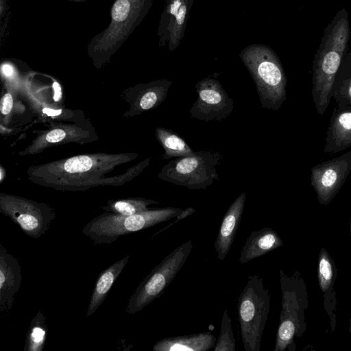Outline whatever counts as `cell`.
I'll list each match as a JSON object with an SVG mask.
<instances>
[{"mask_svg":"<svg viewBox=\"0 0 351 351\" xmlns=\"http://www.w3.org/2000/svg\"><path fill=\"white\" fill-rule=\"evenodd\" d=\"M138 156L134 153L90 154L31 167L33 182L56 190L85 191L99 186V180L117 167Z\"/></svg>","mask_w":351,"mask_h":351,"instance_id":"cell-1","label":"cell"},{"mask_svg":"<svg viewBox=\"0 0 351 351\" xmlns=\"http://www.w3.org/2000/svg\"><path fill=\"white\" fill-rule=\"evenodd\" d=\"M350 38L348 14L343 8L325 27L313 61L311 95L321 117L330 104L335 77L348 52Z\"/></svg>","mask_w":351,"mask_h":351,"instance_id":"cell-2","label":"cell"},{"mask_svg":"<svg viewBox=\"0 0 351 351\" xmlns=\"http://www.w3.org/2000/svg\"><path fill=\"white\" fill-rule=\"evenodd\" d=\"M152 0H114L108 25L88 43L87 54L99 68L110 61L147 12Z\"/></svg>","mask_w":351,"mask_h":351,"instance_id":"cell-3","label":"cell"},{"mask_svg":"<svg viewBox=\"0 0 351 351\" xmlns=\"http://www.w3.org/2000/svg\"><path fill=\"white\" fill-rule=\"evenodd\" d=\"M282 292L281 311L274 351H294V338L302 337L307 324L305 310L308 308L306 285L298 271L289 276L280 270Z\"/></svg>","mask_w":351,"mask_h":351,"instance_id":"cell-4","label":"cell"},{"mask_svg":"<svg viewBox=\"0 0 351 351\" xmlns=\"http://www.w3.org/2000/svg\"><path fill=\"white\" fill-rule=\"evenodd\" d=\"M182 211L179 208L167 207L130 215L105 212L87 223L82 233L95 244H110L121 236L169 221Z\"/></svg>","mask_w":351,"mask_h":351,"instance_id":"cell-5","label":"cell"},{"mask_svg":"<svg viewBox=\"0 0 351 351\" xmlns=\"http://www.w3.org/2000/svg\"><path fill=\"white\" fill-rule=\"evenodd\" d=\"M242 60L256 84L261 108L278 111L287 100V79L277 56L267 48L254 47Z\"/></svg>","mask_w":351,"mask_h":351,"instance_id":"cell-6","label":"cell"},{"mask_svg":"<svg viewBox=\"0 0 351 351\" xmlns=\"http://www.w3.org/2000/svg\"><path fill=\"white\" fill-rule=\"evenodd\" d=\"M271 295L258 275L248 276L237 301L241 341L245 351H260L270 308Z\"/></svg>","mask_w":351,"mask_h":351,"instance_id":"cell-7","label":"cell"},{"mask_svg":"<svg viewBox=\"0 0 351 351\" xmlns=\"http://www.w3.org/2000/svg\"><path fill=\"white\" fill-rule=\"evenodd\" d=\"M222 155L216 151L194 152L191 155L177 158L164 165L158 178L189 189H206L219 180L217 168Z\"/></svg>","mask_w":351,"mask_h":351,"instance_id":"cell-8","label":"cell"},{"mask_svg":"<svg viewBox=\"0 0 351 351\" xmlns=\"http://www.w3.org/2000/svg\"><path fill=\"white\" fill-rule=\"evenodd\" d=\"M192 249V241H187L153 268L130 296L126 313L134 314L160 298L184 266Z\"/></svg>","mask_w":351,"mask_h":351,"instance_id":"cell-9","label":"cell"},{"mask_svg":"<svg viewBox=\"0 0 351 351\" xmlns=\"http://www.w3.org/2000/svg\"><path fill=\"white\" fill-rule=\"evenodd\" d=\"M0 212L34 239L45 234L56 217L54 208L45 203L5 193L0 194Z\"/></svg>","mask_w":351,"mask_h":351,"instance_id":"cell-10","label":"cell"},{"mask_svg":"<svg viewBox=\"0 0 351 351\" xmlns=\"http://www.w3.org/2000/svg\"><path fill=\"white\" fill-rule=\"evenodd\" d=\"M198 97L189 110L191 118L206 122L222 121L234 109V101L215 79L207 77L195 86Z\"/></svg>","mask_w":351,"mask_h":351,"instance_id":"cell-11","label":"cell"},{"mask_svg":"<svg viewBox=\"0 0 351 351\" xmlns=\"http://www.w3.org/2000/svg\"><path fill=\"white\" fill-rule=\"evenodd\" d=\"M350 172L351 150L311 167V184L321 205L331 202Z\"/></svg>","mask_w":351,"mask_h":351,"instance_id":"cell-12","label":"cell"},{"mask_svg":"<svg viewBox=\"0 0 351 351\" xmlns=\"http://www.w3.org/2000/svg\"><path fill=\"white\" fill-rule=\"evenodd\" d=\"M22 282L19 261L0 243V311L9 313Z\"/></svg>","mask_w":351,"mask_h":351,"instance_id":"cell-13","label":"cell"},{"mask_svg":"<svg viewBox=\"0 0 351 351\" xmlns=\"http://www.w3.org/2000/svg\"><path fill=\"white\" fill-rule=\"evenodd\" d=\"M350 146L351 106H336L326 130L324 152L333 154Z\"/></svg>","mask_w":351,"mask_h":351,"instance_id":"cell-14","label":"cell"},{"mask_svg":"<svg viewBox=\"0 0 351 351\" xmlns=\"http://www.w3.org/2000/svg\"><path fill=\"white\" fill-rule=\"evenodd\" d=\"M245 198V192H242L230 204L221 220L214 243L220 261L225 259L233 244L244 211Z\"/></svg>","mask_w":351,"mask_h":351,"instance_id":"cell-15","label":"cell"},{"mask_svg":"<svg viewBox=\"0 0 351 351\" xmlns=\"http://www.w3.org/2000/svg\"><path fill=\"white\" fill-rule=\"evenodd\" d=\"M318 258V284L324 293V308L329 316L332 332L336 326L337 300L335 284L337 269L334 261L325 248L321 249Z\"/></svg>","mask_w":351,"mask_h":351,"instance_id":"cell-16","label":"cell"},{"mask_svg":"<svg viewBox=\"0 0 351 351\" xmlns=\"http://www.w3.org/2000/svg\"><path fill=\"white\" fill-rule=\"evenodd\" d=\"M284 245L278 234L271 228L253 231L247 238L239 259L240 263L263 256Z\"/></svg>","mask_w":351,"mask_h":351,"instance_id":"cell-17","label":"cell"},{"mask_svg":"<svg viewBox=\"0 0 351 351\" xmlns=\"http://www.w3.org/2000/svg\"><path fill=\"white\" fill-rule=\"evenodd\" d=\"M216 343L214 335L204 332L163 338L153 346V351H207Z\"/></svg>","mask_w":351,"mask_h":351,"instance_id":"cell-18","label":"cell"},{"mask_svg":"<svg viewBox=\"0 0 351 351\" xmlns=\"http://www.w3.org/2000/svg\"><path fill=\"white\" fill-rule=\"evenodd\" d=\"M89 136L90 132L81 128L72 125H61L38 136L23 154L38 153L51 144L70 141L82 142L83 140L87 141Z\"/></svg>","mask_w":351,"mask_h":351,"instance_id":"cell-19","label":"cell"},{"mask_svg":"<svg viewBox=\"0 0 351 351\" xmlns=\"http://www.w3.org/2000/svg\"><path fill=\"white\" fill-rule=\"evenodd\" d=\"M128 261L129 255H126L99 274L88 305L87 317L93 315L104 302L112 286L126 266Z\"/></svg>","mask_w":351,"mask_h":351,"instance_id":"cell-20","label":"cell"},{"mask_svg":"<svg viewBox=\"0 0 351 351\" xmlns=\"http://www.w3.org/2000/svg\"><path fill=\"white\" fill-rule=\"evenodd\" d=\"M331 97L337 106H351V50L343 58L335 75Z\"/></svg>","mask_w":351,"mask_h":351,"instance_id":"cell-21","label":"cell"},{"mask_svg":"<svg viewBox=\"0 0 351 351\" xmlns=\"http://www.w3.org/2000/svg\"><path fill=\"white\" fill-rule=\"evenodd\" d=\"M156 136L165 150L162 159L187 156L195 152L182 138L172 130L157 128Z\"/></svg>","mask_w":351,"mask_h":351,"instance_id":"cell-22","label":"cell"},{"mask_svg":"<svg viewBox=\"0 0 351 351\" xmlns=\"http://www.w3.org/2000/svg\"><path fill=\"white\" fill-rule=\"evenodd\" d=\"M47 326L45 316L38 311L31 321L27 332L25 351H42L44 348Z\"/></svg>","mask_w":351,"mask_h":351,"instance_id":"cell-23","label":"cell"},{"mask_svg":"<svg viewBox=\"0 0 351 351\" xmlns=\"http://www.w3.org/2000/svg\"><path fill=\"white\" fill-rule=\"evenodd\" d=\"M158 202L142 197L122 199L110 201L103 209L108 213L121 215H130L148 210V206L157 204Z\"/></svg>","mask_w":351,"mask_h":351,"instance_id":"cell-24","label":"cell"},{"mask_svg":"<svg viewBox=\"0 0 351 351\" xmlns=\"http://www.w3.org/2000/svg\"><path fill=\"white\" fill-rule=\"evenodd\" d=\"M214 351H235L236 344L231 319L226 309L223 311L219 335L213 348Z\"/></svg>","mask_w":351,"mask_h":351,"instance_id":"cell-25","label":"cell"},{"mask_svg":"<svg viewBox=\"0 0 351 351\" xmlns=\"http://www.w3.org/2000/svg\"><path fill=\"white\" fill-rule=\"evenodd\" d=\"M149 162L150 158H148L129 169L128 171L123 174H120L112 178H102L99 180V186H118L123 184L138 175L149 164Z\"/></svg>","mask_w":351,"mask_h":351,"instance_id":"cell-26","label":"cell"},{"mask_svg":"<svg viewBox=\"0 0 351 351\" xmlns=\"http://www.w3.org/2000/svg\"><path fill=\"white\" fill-rule=\"evenodd\" d=\"M13 106V98L10 93H5L1 100V112L8 114L10 112Z\"/></svg>","mask_w":351,"mask_h":351,"instance_id":"cell-27","label":"cell"},{"mask_svg":"<svg viewBox=\"0 0 351 351\" xmlns=\"http://www.w3.org/2000/svg\"><path fill=\"white\" fill-rule=\"evenodd\" d=\"M194 213H195V209L192 208V207H189V208H185L184 210H182V211L178 216H176L175 217L176 219L172 223H171L169 226H167L165 228H163L158 233H159V232L165 230V229L169 228L170 226H171L174 223L178 222L181 219H184V218H186V217L193 215Z\"/></svg>","mask_w":351,"mask_h":351,"instance_id":"cell-28","label":"cell"},{"mask_svg":"<svg viewBox=\"0 0 351 351\" xmlns=\"http://www.w3.org/2000/svg\"><path fill=\"white\" fill-rule=\"evenodd\" d=\"M186 7L184 3H182L177 14H176V22L178 25H181L184 21L186 16Z\"/></svg>","mask_w":351,"mask_h":351,"instance_id":"cell-29","label":"cell"},{"mask_svg":"<svg viewBox=\"0 0 351 351\" xmlns=\"http://www.w3.org/2000/svg\"><path fill=\"white\" fill-rule=\"evenodd\" d=\"M182 5V1L181 0H174L170 6L169 12L171 14L176 16Z\"/></svg>","mask_w":351,"mask_h":351,"instance_id":"cell-30","label":"cell"},{"mask_svg":"<svg viewBox=\"0 0 351 351\" xmlns=\"http://www.w3.org/2000/svg\"><path fill=\"white\" fill-rule=\"evenodd\" d=\"M3 74L6 77H11L14 74V69L9 64H3L1 66Z\"/></svg>","mask_w":351,"mask_h":351,"instance_id":"cell-31","label":"cell"},{"mask_svg":"<svg viewBox=\"0 0 351 351\" xmlns=\"http://www.w3.org/2000/svg\"><path fill=\"white\" fill-rule=\"evenodd\" d=\"M7 0H0V16L1 21L3 18L5 16V12H7Z\"/></svg>","mask_w":351,"mask_h":351,"instance_id":"cell-32","label":"cell"},{"mask_svg":"<svg viewBox=\"0 0 351 351\" xmlns=\"http://www.w3.org/2000/svg\"><path fill=\"white\" fill-rule=\"evenodd\" d=\"M69 1L80 3V2H84V1H86L88 0H69Z\"/></svg>","mask_w":351,"mask_h":351,"instance_id":"cell-33","label":"cell"},{"mask_svg":"<svg viewBox=\"0 0 351 351\" xmlns=\"http://www.w3.org/2000/svg\"><path fill=\"white\" fill-rule=\"evenodd\" d=\"M350 333H351V317H350V329H349Z\"/></svg>","mask_w":351,"mask_h":351,"instance_id":"cell-34","label":"cell"},{"mask_svg":"<svg viewBox=\"0 0 351 351\" xmlns=\"http://www.w3.org/2000/svg\"><path fill=\"white\" fill-rule=\"evenodd\" d=\"M350 238H351V217H350Z\"/></svg>","mask_w":351,"mask_h":351,"instance_id":"cell-35","label":"cell"}]
</instances>
